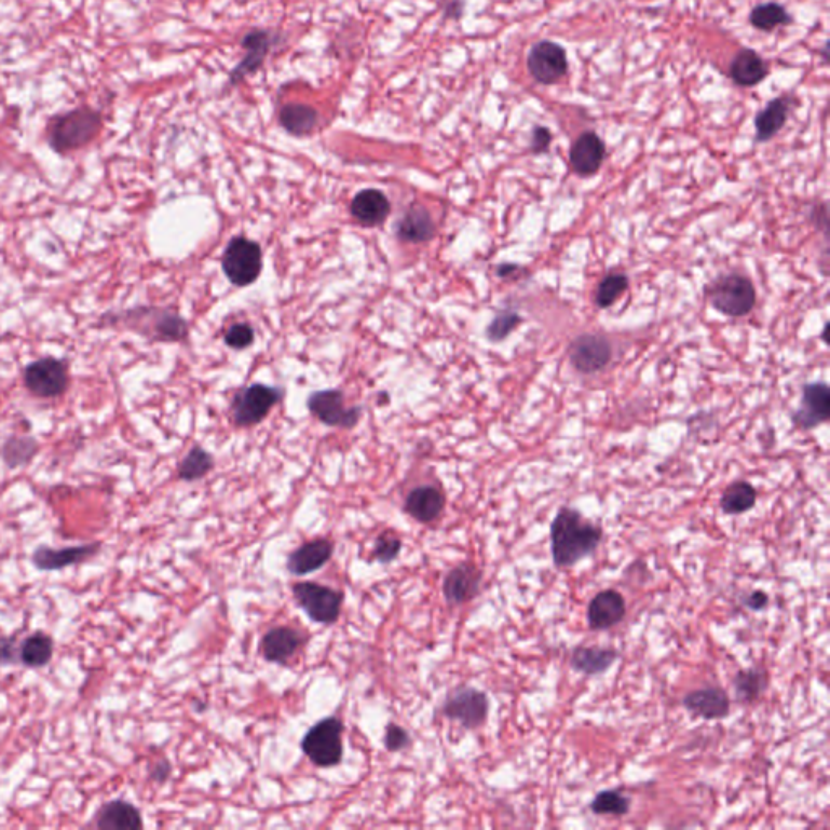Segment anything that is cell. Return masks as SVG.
<instances>
[{"label": "cell", "mask_w": 830, "mask_h": 830, "mask_svg": "<svg viewBox=\"0 0 830 830\" xmlns=\"http://www.w3.org/2000/svg\"><path fill=\"white\" fill-rule=\"evenodd\" d=\"M631 808V800L618 790H605L595 796L591 811L599 816H625Z\"/></svg>", "instance_id": "cell-35"}, {"label": "cell", "mask_w": 830, "mask_h": 830, "mask_svg": "<svg viewBox=\"0 0 830 830\" xmlns=\"http://www.w3.org/2000/svg\"><path fill=\"white\" fill-rule=\"evenodd\" d=\"M769 75V65L754 49L743 48L736 52L730 65L733 83L743 88L759 85Z\"/></svg>", "instance_id": "cell-23"}, {"label": "cell", "mask_w": 830, "mask_h": 830, "mask_svg": "<svg viewBox=\"0 0 830 830\" xmlns=\"http://www.w3.org/2000/svg\"><path fill=\"white\" fill-rule=\"evenodd\" d=\"M39 451V443L30 435H12L4 441L0 448V456L10 469L26 466L31 463Z\"/></svg>", "instance_id": "cell-27"}, {"label": "cell", "mask_w": 830, "mask_h": 830, "mask_svg": "<svg viewBox=\"0 0 830 830\" xmlns=\"http://www.w3.org/2000/svg\"><path fill=\"white\" fill-rule=\"evenodd\" d=\"M344 725L336 717L320 720L305 733L302 751L317 767L338 766L343 761Z\"/></svg>", "instance_id": "cell-3"}, {"label": "cell", "mask_w": 830, "mask_h": 830, "mask_svg": "<svg viewBox=\"0 0 830 830\" xmlns=\"http://www.w3.org/2000/svg\"><path fill=\"white\" fill-rule=\"evenodd\" d=\"M227 346L234 349H245L253 343V330L249 325H234L226 334Z\"/></svg>", "instance_id": "cell-41"}, {"label": "cell", "mask_w": 830, "mask_h": 830, "mask_svg": "<svg viewBox=\"0 0 830 830\" xmlns=\"http://www.w3.org/2000/svg\"><path fill=\"white\" fill-rule=\"evenodd\" d=\"M552 132L547 127H542V125H537L535 127L534 132H532V140H531V151L534 155H542V153H547L548 148L552 145Z\"/></svg>", "instance_id": "cell-42"}, {"label": "cell", "mask_w": 830, "mask_h": 830, "mask_svg": "<svg viewBox=\"0 0 830 830\" xmlns=\"http://www.w3.org/2000/svg\"><path fill=\"white\" fill-rule=\"evenodd\" d=\"M790 109H792V98L780 96L769 101V104L759 112L754 120L756 142L766 143L772 140L787 124Z\"/></svg>", "instance_id": "cell-24"}, {"label": "cell", "mask_w": 830, "mask_h": 830, "mask_svg": "<svg viewBox=\"0 0 830 830\" xmlns=\"http://www.w3.org/2000/svg\"><path fill=\"white\" fill-rule=\"evenodd\" d=\"M683 706L691 714L706 720H719L730 712V699L724 689L704 688L688 693L683 699Z\"/></svg>", "instance_id": "cell-20"}, {"label": "cell", "mask_w": 830, "mask_h": 830, "mask_svg": "<svg viewBox=\"0 0 830 830\" xmlns=\"http://www.w3.org/2000/svg\"><path fill=\"white\" fill-rule=\"evenodd\" d=\"M792 22V15L787 12L783 5L777 4V2L758 5L749 13L751 26L756 30L766 31V33H771L780 26L790 25Z\"/></svg>", "instance_id": "cell-30"}, {"label": "cell", "mask_w": 830, "mask_h": 830, "mask_svg": "<svg viewBox=\"0 0 830 830\" xmlns=\"http://www.w3.org/2000/svg\"><path fill=\"white\" fill-rule=\"evenodd\" d=\"M26 390L39 399H56L67 393L70 386V368L65 360L43 357L26 365L23 370Z\"/></svg>", "instance_id": "cell-4"}, {"label": "cell", "mask_w": 830, "mask_h": 830, "mask_svg": "<svg viewBox=\"0 0 830 830\" xmlns=\"http://www.w3.org/2000/svg\"><path fill=\"white\" fill-rule=\"evenodd\" d=\"M482 573L471 563H461L446 574L443 594L450 605H463L479 594Z\"/></svg>", "instance_id": "cell-14"}, {"label": "cell", "mask_w": 830, "mask_h": 830, "mask_svg": "<svg viewBox=\"0 0 830 830\" xmlns=\"http://www.w3.org/2000/svg\"><path fill=\"white\" fill-rule=\"evenodd\" d=\"M605 155H607V148L597 133H581L578 140L571 146V169L581 177L594 176L602 167Z\"/></svg>", "instance_id": "cell-13"}, {"label": "cell", "mask_w": 830, "mask_h": 830, "mask_svg": "<svg viewBox=\"0 0 830 830\" xmlns=\"http://www.w3.org/2000/svg\"><path fill=\"white\" fill-rule=\"evenodd\" d=\"M401 547H403V544H401V539H399L398 535H394L393 532H383L375 540L373 557L377 558L381 563H391V561L398 558Z\"/></svg>", "instance_id": "cell-38"}, {"label": "cell", "mask_w": 830, "mask_h": 830, "mask_svg": "<svg viewBox=\"0 0 830 830\" xmlns=\"http://www.w3.org/2000/svg\"><path fill=\"white\" fill-rule=\"evenodd\" d=\"M709 299L715 310L727 317L740 318L753 310L756 304V291L745 276L728 274L712 284Z\"/></svg>", "instance_id": "cell-5"}, {"label": "cell", "mask_w": 830, "mask_h": 830, "mask_svg": "<svg viewBox=\"0 0 830 830\" xmlns=\"http://www.w3.org/2000/svg\"><path fill=\"white\" fill-rule=\"evenodd\" d=\"M519 321H521V318H519L518 313H501L488 326V338L492 339V341H503L519 325Z\"/></svg>", "instance_id": "cell-39"}, {"label": "cell", "mask_w": 830, "mask_h": 830, "mask_svg": "<svg viewBox=\"0 0 830 830\" xmlns=\"http://www.w3.org/2000/svg\"><path fill=\"white\" fill-rule=\"evenodd\" d=\"M101 552V544L77 545V547L51 548L38 547L31 557L33 565L39 571H59L69 566L80 565L83 561L96 557Z\"/></svg>", "instance_id": "cell-11"}, {"label": "cell", "mask_w": 830, "mask_h": 830, "mask_svg": "<svg viewBox=\"0 0 830 830\" xmlns=\"http://www.w3.org/2000/svg\"><path fill=\"white\" fill-rule=\"evenodd\" d=\"M96 827L99 830H142V813L129 801H107L96 814Z\"/></svg>", "instance_id": "cell-22"}, {"label": "cell", "mask_w": 830, "mask_h": 830, "mask_svg": "<svg viewBox=\"0 0 830 830\" xmlns=\"http://www.w3.org/2000/svg\"><path fill=\"white\" fill-rule=\"evenodd\" d=\"M527 70L540 85H557L568 73V54L553 41H539L527 54Z\"/></svg>", "instance_id": "cell-7"}, {"label": "cell", "mask_w": 830, "mask_h": 830, "mask_svg": "<svg viewBox=\"0 0 830 830\" xmlns=\"http://www.w3.org/2000/svg\"><path fill=\"white\" fill-rule=\"evenodd\" d=\"M445 495L433 485H424V487H417L407 495L406 503H404V510L415 521L433 522L440 518V514L445 510Z\"/></svg>", "instance_id": "cell-21"}, {"label": "cell", "mask_w": 830, "mask_h": 830, "mask_svg": "<svg viewBox=\"0 0 830 830\" xmlns=\"http://www.w3.org/2000/svg\"><path fill=\"white\" fill-rule=\"evenodd\" d=\"M550 537L553 563L557 568H570L597 550L604 531L578 510L561 508L553 519Z\"/></svg>", "instance_id": "cell-1"}, {"label": "cell", "mask_w": 830, "mask_h": 830, "mask_svg": "<svg viewBox=\"0 0 830 830\" xmlns=\"http://www.w3.org/2000/svg\"><path fill=\"white\" fill-rule=\"evenodd\" d=\"M830 391L822 383L805 386L800 409L793 414L795 424L801 428H814L829 419Z\"/></svg>", "instance_id": "cell-17"}, {"label": "cell", "mask_w": 830, "mask_h": 830, "mask_svg": "<svg viewBox=\"0 0 830 830\" xmlns=\"http://www.w3.org/2000/svg\"><path fill=\"white\" fill-rule=\"evenodd\" d=\"M409 743H411V736L401 725L388 724L385 732V746L388 751L398 753L406 749Z\"/></svg>", "instance_id": "cell-40"}, {"label": "cell", "mask_w": 830, "mask_h": 830, "mask_svg": "<svg viewBox=\"0 0 830 830\" xmlns=\"http://www.w3.org/2000/svg\"><path fill=\"white\" fill-rule=\"evenodd\" d=\"M171 775V764L167 761H161L156 764L155 769L151 771V779L156 782H164Z\"/></svg>", "instance_id": "cell-45"}, {"label": "cell", "mask_w": 830, "mask_h": 830, "mask_svg": "<svg viewBox=\"0 0 830 830\" xmlns=\"http://www.w3.org/2000/svg\"><path fill=\"white\" fill-rule=\"evenodd\" d=\"M317 111L305 104H289L281 111V125L294 135H305L317 124Z\"/></svg>", "instance_id": "cell-33"}, {"label": "cell", "mask_w": 830, "mask_h": 830, "mask_svg": "<svg viewBox=\"0 0 830 830\" xmlns=\"http://www.w3.org/2000/svg\"><path fill=\"white\" fill-rule=\"evenodd\" d=\"M352 214L359 219L360 223L378 226V224L385 223V219L388 218L390 202L378 190H364L354 198Z\"/></svg>", "instance_id": "cell-26"}, {"label": "cell", "mask_w": 830, "mask_h": 830, "mask_svg": "<svg viewBox=\"0 0 830 830\" xmlns=\"http://www.w3.org/2000/svg\"><path fill=\"white\" fill-rule=\"evenodd\" d=\"M244 48L249 51V54L245 57L244 62L232 72V83L239 82L240 78L245 77L247 73L255 72L260 67L268 48H270V36L265 31L250 33L245 38Z\"/></svg>", "instance_id": "cell-29"}, {"label": "cell", "mask_w": 830, "mask_h": 830, "mask_svg": "<svg viewBox=\"0 0 830 830\" xmlns=\"http://www.w3.org/2000/svg\"><path fill=\"white\" fill-rule=\"evenodd\" d=\"M767 604H769V597H767L766 592L762 591H754L745 599L746 607L751 608V610H762Z\"/></svg>", "instance_id": "cell-44"}, {"label": "cell", "mask_w": 830, "mask_h": 830, "mask_svg": "<svg viewBox=\"0 0 830 830\" xmlns=\"http://www.w3.org/2000/svg\"><path fill=\"white\" fill-rule=\"evenodd\" d=\"M292 594L297 604L302 607L310 620L321 625H331L338 620L343 607V592L334 591L331 587L317 584V582H297L292 586Z\"/></svg>", "instance_id": "cell-6"}, {"label": "cell", "mask_w": 830, "mask_h": 830, "mask_svg": "<svg viewBox=\"0 0 830 830\" xmlns=\"http://www.w3.org/2000/svg\"><path fill=\"white\" fill-rule=\"evenodd\" d=\"M309 407L321 422L334 425V427H352L359 419L357 409L344 407L343 394L339 391H320V393L313 394Z\"/></svg>", "instance_id": "cell-15"}, {"label": "cell", "mask_w": 830, "mask_h": 830, "mask_svg": "<svg viewBox=\"0 0 830 830\" xmlns=\"http://www.w3.org/2000/svg\"><path fill=\"white\" fill-rule=\"evenodd\" d=\"M224 273L236 286H249L260 276L261 250L245 237H236L227 245L223 257Z\"/></svg>", "instance_id": "cell-8"}, {"label": "cell", "mask_w": 830, "mask_h": 830, "mask_svg": "<svg viewBox=\"0 0 830 830\" xmlns=\"http://www.w3.org/2000/svg\"><path fill=\"white\" fill-rule=\"evenodd\" d=\"M617 659L618 652L615 649L579 646L571 655V667L584 675H602Z\"/></svg>", "instance_id": "cell-25"}, {"label": "cell", "mask_w": 830, "mask_h": 830, "mask_svg": "<svg viewBox=\"0 0 830 830\" xmlns=\"http://www.w3.org/2000/svg\"><path fill=\"white\" fill-rule=\"evenodd\" d=\"M333 552L334 545L330 540H312V542H307V544L297 548L296 552L289 555L287 570H289V573L296 574V576L313 573V571L323 568L331 560Z\"/></svg>", "instance_id": "cell-19"}, {"label": "cell", "mask_w": 830, "mask_h": 830, "mask_svg": "<svg viewBox=\"0 0 830 830\" xmlns=\"http://www.w3.org/2000/svg\"><path fill=\"white\" fill-rule=\"evenodd\" d=\"M610 357H612V346L602 336L584 334L571 343L570 360L578 372H599L610 362Z\"/></svg>", "instance_id": "cell-10"}, {"label": "cell", "mask_w": 830, "mask_h": 830, "mask_svg": "<svg viewBox=\"0 0 830 830\" xmlns=\"http://www.w3.org/2000/svg\"><path fill=\"white\" fill-rule=\"evenodd\" d=\"M20 659V649L13 638H0V665L17 664Z\"/></svg>", "instance_id": "cell-43"}, {"label": "cell", "mask_w": 830, "mask_h": 830, "mask_svg": "<svg viewBox=\"0 0 830 830\" xmlns=\"http://www.w3.org/2000/svg\"><path fill=\"white\" fill-rule=\"evenodd\" d=\"M304 644V636L294 628H273L261 639V654L273 664H286Z\"/></svg>", "instance_id": "cell-18"}, {"label": "cell", "mask_w": 830, "mask_h": 830, "mask_svg": "<svg viewBox=\"0 0 830 830\" xmlns=\"http://www.w3.org/2000/svg\"><path fill=\"white\" fill-rule=\"evenodd\" d=\"M213 469V459L202 448H193L179 466V477L187 482L202 479Z\"/></svg>", "instance_id": "cell-36"}, {"label": "cell", "mask_w": 830, "mask_h": 830, "mask_svg": "<svg viewBox=\"0 0 830 830\" xmlns=\"http://www.w3.org/2000/svg\"><path fill=\"white\" fill-rule=\"evenodd\" d=\"M487 694L479 689L459 688L451 693L443 706V714L450 720H456L466 728H479L488 717Z\"/></svg>", "instance_id": "cell-9"}, {"label": "cell", "mask_w": 830, "mask_h": 830, "mask_svg": "<svg viewBox=\"0 0 830 830\" xmlns=\"http://www.w3.org/2000/svg\"><path fill=\"white\" fill-rule=\"evenodd\" d=\"M435 232L432 218L422 208H412L399 223L398 234L407 242H425L430 240Z\"/></svg>", "instance_id": "cell-31"}, {"label": "cell", "mask_w": 830, "mask_h": 830, "mask_svg": "<svg viewBox=\"0 0 830 830\" xmlns=\"http://www.w3.org/2000/svg\"><path fill=\"white\" fill-rule=\"evenodd\" d=\"M54 655V641L46 633H33L20 646V660L28 668H41L51 662Z\"/></svg>", "instance_id": "cell-28"}, {"label": "cell", "mask_w": 830, "mask_h": 830, "mask_svg": "<svg viewBox=\"0 0 830 830\" xmlns=\"http://www.w3.org/2000/svg\"><path fill=\"white\" fill-rule=\"evenodd\" d=\"M628 284L625 274H610L600 283L595 304L599 305L600 309H608L628 289Z\"/></svg>", "instance_id": "cell-37"}, {"label": "cell", "mask_w": 830, "mask_h": 830, "mask_svg": "<svg viewBox=\"0 0 830 830\" xmlns=\"http://www.w3.org/2000/svg\"><path fill=\"white\" fill-rule=\"evenodd\" d=\"M101 130V112L90 106H82L51 117L46 127V135L49 146L57 155H69L95 142Z\"/></svg>", "instance_id": "cell-2"}, {"label": "cell", "mask_w": 830, "mask_h": 830, "mask_svg": "<svg viewBox=\"0 0 830 830\" xmlns=\"http://www.w3.org/2000/svg\"><path fill=\"white\" fill-rule=\"evenodd\" d=\"M735 693L738 701L753 702L759 699L767 686V673L762 668H749L736 673Z\"/></svg>", "instance_id": "cell-34"}, {"label": "cell", "mask_w": 830, "mask_h": 830, "mask_svg": "<svg viewBox=\"0 0 830 830\" xmlns=\"http://www.w3.org/2000/svg\"><path fill=\"white\" fill-rule=\"evenodd\" d=\"M279 401V391L263 385H253L239 394L234 403V417L239 425L258 424L265 419L271 407Z\"/></svg>", "instance_id": "cell-12"}, {"label": "cell", "mask_w": 830, "mask_h": 830, "mask_svg": "<svg viewBox=\"0 0 830 830\" xmlns=\"http://www.w3.org/2000/svg\"><path fill=\"white\" fill-rule=\"evenodd\" d=\"M625 615V599L620 592L612 591V589L595 595L587 608V621L594 631H605V629L617 626Z\"/></svg>", "instance_id": "cell-16"}, {"label": "cell", "mask_w": 830, "mask_h": 830, "mask_svg": "<svg viewBox=\"0 0 830 830\" xmlns=\"http://www.w3.org/2000/svg\"><path fill=\"white\" fill-rule=\"evenodd\" d=\"M758 500V493L753 485L748 482H735L725 490L720 500V506L725 514H743L753 510Z\"/></svg>", "instance_id": "cell-32"}]
</instances>
